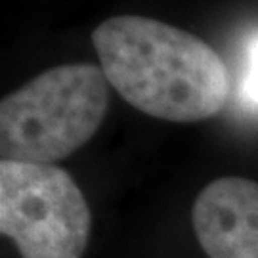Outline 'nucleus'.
Returning <instances> with one entry per match:
<instances>
[{"instance_id": "obj_2", "label": "nucleus", "mask_w": 258, "mask_h": 258, "mask_svg": "<svg viewBox=\"0 0 258 258\" xmlns=\"http://www.w3.org/2000/svg\"><path fill=\"white\" fill-rule=\"evenodd\" d=\"M107 109L109 83L102 67H52L0 103L2 161L54 165L92 138Z\"/></svg>"}, {"instance_id": "obj_5", "label": "nucleus", "mask_w": 258, "mask_h": 258, "mask_svg": "<svg viewBox=\"0 0 258 258\" xmlns=\"http://www.w3.org/2000/svg\"><path fill=\"white\" fill-rule=\"evenodd\" d=\"M233 98L241 113L258 117V27L243 38L239 46Z\"/></svg>"}, {"instance_id": "obj_4", "label": "nucleus", "mask_w": 258, "mask_h": 258, "mask_svg": "<svg viewBox=\"0 0 258 258\" xmlns=\"http://www.w3.org/2000/svg\"><path fill=\"white\" fill-rule=\"evenodd\" d=\"M191 226L209 258H258V182L212 180L195 197Z\"/></svg>"}, {"instance_id": "obj_1", "label": "nucleus", "mask_w": 258, "mask_h": 258, "mask_svg": "<svg viewBox=\"0 0 258 258\" xmlns=\"http://www.w3.org/2000/svg\"><path fill=\"white\" fill-rule=\"evenodd\" d=\"M109 86L132 107L170 122L220 113L230 98L228 67L205 40L144 16H115L92 31Z\"/></svg>"}, {"instance_id": "obj_3", "label": "nucleus", "mask_w": 258, "mask_h": 258, "mask_svg": "<svg viewBox=\"0 0 258 258\" xmlns=\"http://www.w3.org/2000/svg\"><path fill=\"white\" fill-rule=\"evenodd\" d=\"M90 226V209L67 170L0 163V231L21 258H83Z\"/></svg>"}]
</instances>
